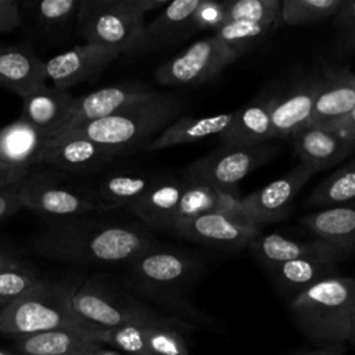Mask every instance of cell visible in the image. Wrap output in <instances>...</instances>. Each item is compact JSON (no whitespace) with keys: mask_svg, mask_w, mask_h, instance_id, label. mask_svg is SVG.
I'll use <instances>...</instances> for the list:
<instances>
[{"mask_svg":"<svg viewBox=\"0 0 355 355\" xmlns=\"http://www.w3.org/2000/svg\"><path fill=\"white\" fill-rule=\"evenodd\" d=\"M157 244L143 227L82 216L55 218L32 241L42 257L73 265L132 263Z\"/></svg>","mask_w":355,"mask_h":355,"instance_id":"cell-1","label":"cell"},{"mask_svg":"<svg viewBox=\"0 0 355 355\" xmlns=\"http://www.w3.org/2000/svg\"><path fill=\"white\" fill-rule=\"evenodd\" d=\"M201 269V262L191 254L157 244L130 263V280L139 294L157 302L171 315L193 324L205 323V318L189 300L190 288Z\"/></svg>","mask_w":355,"mask_h":355,"instance_id":"cell-2","label":"cell"},{"mask_svg":"<svg viewBox=\"0 0 355 355\" xmlns=\"http://www.w3.org/2000/svg\"><path fill=\"white\" fill-rule=\"evenodd\" d=\"M290 312L297 329L320 345L345 344L355 320V279L331 275L293 297Z\"/></svg>","mask_w":355,"mask_h":355,"instance_id":"cell-3","label":"cell"},{"mask_svg":"<svg viewBox=\"0 0 355 355\" xmlns=\"http://www.w3.org/2000/svg\"><path fill=\"white\" fill-rule=\"evenodd\" d=\"M183 101L166 93L130 105L107 118L82 125L65 133L79 135L101 144L118 155L146 148L155 133L178 119ZM62 135V133H61Z\"/></svg>","mask_w":355,"mask_h":355,"instance_id":"cell-4","label":"cell"},{"mask_svg":"<svg viewBox=\"0 0 355 355\" xmlns=\"http://www.w3.org/2000/svg\"><path fill=\"white\" fill-rule=\"evenodd\" d=\"M73 284L43 279L32 290L3 306L0 312V333L18 337L57 329L94 333L71 311L69 297Z\"/></svg>","mask_w":355,"mask_h":355,"instance_id":"cell-5","label":"cell"},{"mask_svg":"<svg viewBox=\"0 0 355 355\" xmlns=\"http://www.w3.org/2000/svg\"><path fill=\"white\" fill-rule=\"evenodd\" d=\"M69 306L72 313L96 334L137 320H157L169 313H159L129 294L121 293L98 277H89L73 284Z\"/></svg>","mask_w":355,"mask_h":355,"instance_id":"cell-6","label":"cell"},{"mask_svg":"<svg viewBox=\"0 0 355 355\" xmlns=\"http://www.w3.org/2000/svg\"><path fill=\"white\" fill-rule=\"evenodd\" d=\"M76 29L86 43L135 55L143 36L144 22L126 0H80Z\"/></svg>","mask_w":355,"mask_h":355,"instance_id":"cell-7","label":"cell"},{"mask_svg":"<svg viewBox=\"0 0 355 355\" xmlns=\"http://www.w3.org/2000/svg\"><path fill=\"white\" fill-rule=\"evenodd\" d=\"M272 155L273 150L263 144L252 147L222 146L191 162L183 172V180L237 194V183Z\"/></svg>","mask_w":355,"mask_h":355,"instance_id":"cell-8","label":"cell"},{"mask_svg":"<svg viewBox=\"0 0 355 355\" xmlns=\"http://www.w3.org/2000/svg\"><path fill=\"white\" fill-rule=\"evenodd\" d=\"M239 55L215 35L194 42L183 53L159 65L155 79L164 86H190L214 79Z\"/></svg>","mask_w":355,"mask_h":355,"instance_id":"cell-9","label":"cell"},{"mask_svg":"<svg viewBox=\"0 0 355 355\" xmlns=\"http://www.w3.org/2000/svg\"><path fill=\"white\" fill-rule=\"evenodd\" d=\"M17 196L22 208L55 218H73L93 211H107L97 197L62 186L55 178L44 172L29 173L18 184Z\"/></svg>","mask_w":355,"mask_h":355,"instance_id":"cell-10","label":"cell"},{"mask_svg":"<svg viewBox=\"0 0 355 355\" xmlns=\"http://www.w3.org/2000/svg\"><path fill=\"white\" fill-rule=\"evenodd\" d=\"M261 226L245 214L208 212L178 222L173 234L219 248H241L259 234Z\"/></svg>","mask_w":355,"mask_h":355,"instance_id":"cell-11","label":"cell"},{"mask_svg":"<svg viewBox=\"0 0 355 355\" xmlns=\"http://www.w3.org/2000/svg\"><path fill=\"white\" fill-rule=\"evenodd\" d=\"M159 93L143 82H126L83 94L75 98L69 121L61 133L114 115L130 105L150 100Z\"/></svg>","mask_w":355,"mask_h":355,"instance_id":"cell-12","label":"cell"},{"mask_svg":"<svg viewBox=\"0 0 355 355\" xmlns=\"http://www.w3.org/2000/svg\"><path fill=\"white\" fill-rule=\"evenodd\" d=\"M118 154L79 135L62 133L49 139L35 165H50L54 169L72 173L100 171Z\"/></svg>","mask_w":355,"mask_h":355,"instance_id":"cell-13","label":"cell"},{"mask_svg":"<svg viewBox=\"0 0 355 355\" xmlns=\"http://www.w3.org/2000/svg\"><path fill=\"white\" fill-rule=\"evenodd\" d=\"M121 54L116 49L100 44H78L44 61L46 78L51 86L68 90L100 75Z\"/></svg>","mask_w":355,"mask_h":355,"instance_id":"cell-14","label":"cell"},{"mask_svg":"<svg viewBox=\"0 0 355 355\" xmlns=\"http://www.w3.org/2000/svg\"><path fill=\"white\" fill-rule=\"evenodd\" d=\"M313 173L301 164L284 176L240 198L243 211L258 226L283 219L298 191Z\"/></svg>","mask_w":355,"mask_h":355,"instance_id":"cell-15","label":"cell"},{"mask_svg":"<svg viewBox=\"0 0 355 355\" xmlns=\"http://www.w3.org/2000/svg\"><path fill=\"white\" fill-rule=\"evenodd\" d=\"M291 139L301 165L312 173L337 165L355 150V140L334 128L305 126Z\"/></svg>","mask_w":355,"mask_h":355,"instance_id":"cell-16","label":"cell"},{"mask_svg":"<svg viewBox=\"0 0 355 355\" xmlns=\"http://www.w3.org/2000/svg\"><path fill=\"white\" fill-rule=\"evenodd\" d=\"M355 110V75L333 69L320 75V86L306 126L334 128Z\"/></svg>","mask_w":355,"mask_h":355,"instance_id":"cell-17","label":"cell"},{"mask_svg":"<svg viewBox=\"0 0 355 355\" xmlns=\"http://www.w3.org/2000/svg\"><path fill=\"white\" fill-rule=\"evenodd\" d=\"M22 98L21 118L47 139L58 136L67 126L75 97L68 90L42 85Z\"/></svg>","mask_w":355,"mask_h":355,"instance_id":"cell-18","label":"cell"},{"mask_svg":"<svg viewBox=\"0 0 355 355\" xmlns=\"http://www.w3.org/2000/svg\"><path fill=\"white\" fill-rule=\"evenodd\" d=\"M319 86L320 75H316L304 79L282 96L270 97L273 139L293 137L308 125Z\"/></svg>","mask_w":355,"mask_h":355,"instance_id":"cell-19","label":"cell"},{"mask_svg":"<svg viewBox=\"0 0 355 355\" xmlns=\"http://www.w3.org/2000/svg\"><path fill=\"white\" fill-rule=\"evenodd\" d=\"M184 189L186 182L183 179L157 178L151 187L126 208L147 227L158 232H172Z\"/></svg>","mask_w":355,"mask_h":355,"instance_id":"cell-20","label":"cell"},{"mask_svg":"<svg viewBox=\"0 0 355 355\" xmlns=\"http://www.w3.org/2000/svg\"><path fill=\"white\" fill-rule=\"evenodd\" d=\"M200 0H175L159 10L158 15L144 26L135 54L173 44L194 31L193 18Z\"/></svg>","mask_w":355,"mask_h":355,"instance_id":"cell-21","label":"cell"},{"mask_svg":"<svg viewBox=\"0 0 355 355\" xmlns=\"http://www.w3.org/2000/svg\"><path fill=\"white\" fill-rule=\"evenodd\" d=\"M44 61L28 44L0 46V86L24 97L46 85Z\"/></svg>","mask_w":355,"mask_h":355,"instance_id":"cell-22","label":"cell"},{"mask_svg":"<svg viewBox=\"0 0 355 355\" xmlns=\"http://www.w3.org/2000/svg\"><path fill=\"white\" fill-rule=\"evenodd\" d=\"M250 244L252 251L268 268L308 257L330 258L340 261L348 255L343 250L322 240L295 241L286 239L277 233H270L265 236L258 234L251 240Z\"/></svg>","mask_w":355,"mask_h":355,"instance_id":"cell-23","label":"cell"},{"mask_svg":"<svg viewBox=\"0 0 355 355\" xmlns=\"http://www.w3.org/2000/svg\"><path fill=\"white\" fill-rule=\"evenodd\" d=\"M219 137L227 147H252L273 139L270 98L252 101L234 111L230 125Z\"/></svg>","mask_w":355,"mask_h":355,"instance_id":"cell-24","label":"cell"},{"mask_svg":"<svg viewBox=\"0 0 355 355\" xmlns=\"http://www.w3.org/2000/svg\"><path fill=\"white\" fill-rule=\"evenodd\" d=\"M101 344L94 333L75 329H57L17 340V348L22 355H89Z\"/></svg>","mask_w":355,"mask_h":355,"instance_id":"cell-25","label":"cell"},{"mask_svg":"<svg viewBox=\"0 0 355 355\" xmlns=\"http://www.w3.org/2000/svg\"><path fill=\"white\" fill-rule=\"evenodd\" d=\"M302 223L319 240L347 254L355 250V200L312 212Z\"/></svg>","mask_w":355,"mask_h":355,"instance_id":"cell-26","label":"cell"},{"mask_svg":"<svg viewBox=\"0 0 355 355\" xmlns=\"http://www.w3.org/2000/svg\"><path fill=\"white\" fill-rule=\"evenodd\" d=\"M47 140L43 133L18 116L0 129V159L7 164L31 168L36 164Z\"/></svg>","mask_w":355,"mask_h":355,"instance_id":"cell-27","label":"cell"},{"mask_svg":"<svg viewBox=\"0 0 355 355\" xmlns=\"http://www.w3.org/2000/svg\"><path fill=\"white\" fill-rule=\"evenodd\" d=\"M233 112L212 116H182L168 125L155 139L150 140L146 150H162L166 147L193 143L212 135H220L232 122Z\"/></svg>","mask_w":355,"mask_h":355,"instance_id":"cell-28","label":"cell"},{"mask_svg":"<svg viewBox=\"0 0 355 355\" xmlns=\"http://www.w3.org/2000/svg\"><path fill=\"white\" fill-rule=\"evenodd\" d=\"M208 212L245 214L243 211L239 194H232L209 186L186 182V189L178 207L175 225L180 220Z\"/></svg>","mask_w":355,"mask_h":355,"instance_id":"cell-29","label":"cell"},{"mask_svg":"<svg viewBox=\"0 0 355 355\" xmlns=\"http://www.w3.org/2000/svg\"><path fill=\"white\" fill-rule=\"evenodd\" d=\"M338 261L330 258L308 257L288 261L272 268H268L275 282L286 291L297 295L302 290L316 282L334 275V268Z\"/></svg>","mask_w":355,"mask_h":355,"instance_id":"cell-30","label":"cell"},{"mask_svg":"<svg viewBox=\"0 0 355 355\" xmlns=\"http://www.w3.org/2000/svg\"><path fill=\"white\" fill-rule=\"evenodd\" d=\"M155 180V176L146 172H114L107 175L98 183L97 198L107 211L119 207H128L140 196H143Z\"/></svg>","mask_w":355,"mask_h":355,"instance_id":"cell-31","label":"cell"},{"mask_svg":"<svg viewBox=\"0 0 355 355\" xmlns=\"http://www.w3.org/2000/svg\"><path fill=\"white\" fill-rule=\"evenodd\" d=\"M197 326L172 316L165 322L148 326L146 345L147 354L151 355H191L184 338L186 331H191Z\"/></svg>","mask_w":355,"mask_h":355,"instance_id":"cell-32","label":"cell"},{"mask_svg":"<svg viewBox=\"0 0 355 355\" xmlns=\"http://www.w3.org/2000/svg\"><path fill=\"white\" fill-rule=\"evenodd\" d=\"M355 200V157L327 176L308 198L309 205L333 207Z\"/></svg>","mask_w":355,"mask_h":355,"instance_id":"cell-33","label":"cell"},{"mask_svg":"<svg viewBox=\"0 0 355 355\" xmlns=\"http://www.w3.org/2000/svg\"><path fill=\"white\" fill-rule=\"evenodd\" d=\"M169 318H172V315H166L157 320L129 322L118 327L100 331L96 334V337L101 344H107L108 347L122 352L123 355H146V337L148 326L153 323L165 322Z\"/></svg>","mask_w":355,"mask_h":355,"instance_id":"cell-34","label":"cell"},{"mask_svg":"<svg viewBox=\"0 0 355 355\" xmlns=\"http://www.w3.org/2000/svg\"><path fill=\"white\" fill-rule=\"evenodd\" d=\"M345 0H284L280 21L286 25H308L334 17Z\"/></svg>","mask_w":355,"mask_h":355,"instance_id":"cell-35","label":"cell"},{"mask_svg":"<svg viewBox=\"0 0 355 355\" xmlns=\"http://www.w3.org/2000/svg\"><path fill=\"white\" fill-rule=\"evenodd\" d=\"M276 25L266 22L232 21L223 22L215 29V36L220 39L237 55H241L250 47L258 44Z\"/></svg>","mask_w":355,"mask_h":355,"instance_id":"cell-36","label":"cell"},{"mask_svg":"<svg viewBox=\"0 0 355 355\" xmlns=\"http://www.w3.org/2000/svg\"><path fill=\"white\" fill-rule=\"evenodd\" d=\"M80 0H42L29 3L33 21L44 32H60L76 19Z\"/></svg>","mask_w":355,"mask_h":355,"instance_id":"cell-37","label":"cell"},{"mask_svg":"<svg viewBox=\"0 0 355 355\" xmlns=\"http://www.w3.org/2000/svg\"><path fill=\"white\" fill-rule=\"evenodd\" d=\"M223 6V22L251 21L273 25H277L280 22L282 1L279 0H225Z\"/></svg>","mask_w":355,"mask_h":355,"instance_id":"cell-38","label":"cell"},{"mask_svg":"<svg viewBox=\"0 0 355 355\" xmlns=\"http://www.w3.org/2000/svg\"><path fill=\"white\" fill-rule=\"evenodd\" d=\"M43 277L33 266L21 262L12 266L0 269V305L4 306L14 300L19 298L35 286H37Z\"/></svg>","mask_w":355,"mask_h":355,"instance_id":"cell-39","label":"cell"},{"mask_svg":"<svg viewBox=\"0 0 355 355\" xmlns=\"http://www.w3.org/2000/svg\"><path fill=\"white\" fill-rule=\"evenodd\" d=\"M334 28L337 51L341 54L355 53V0H345L341 10L334 15Z\"/></svg>","mask_w":355,"mask_h":355,"instance_id":"cell-40","label":"cell"},{"mask_svg":"<svg viewBox=\"0 0 355 355\" xmlns=\"http://www.w3.org/2000/svg\"><path fill=\"white\" fill-rule=\"evenodd\" d=\"M225 6L223 1L200 0L194 12L193 25L196 29H216L223 24Z\"/></svg>","mask_w":355,"mask_h":355,"instance_id":"cell-41","label":"cell"},{"mask_svg":"<svg viewBox=\"0 0 355 355\" xmlns=\"http://www.w3.org/2000/svg\"><path fill=\"white\" fill-rule=\"evenodd\" d=\"M22 24L19 4L14 0H0V33L11 32Z\"/></svg>","mask_w":355,"mask_h":355,"instance_id":"cell-42","label":"cell"},{"mask_svg":"<svg viewBox=\"0 0 355 355\" xmlns=\"http://www.w3.org/2000/svg\"><path fill=\"white\" fill-rule=\"evenodd\" d=\"M31 168L7 164L0 159V190L18 186L28 175Z\"/></svg>","mask_w":355,"mask_h":355,"instance_id":"cell-43","label":"cell"},{"mask_svg":"<svg viewBox=\"0 0 355 355\" xmlns=\"http://www.w3.org/2000/svg\"><path fill=\"white\" fill-rule=\"evenodd\" d=\"M17 187L18 186L0 190V223L22 208L17 196Z\"/></svg>","mask_w":355,"mask_h":355,"instance_id":"cell-44","label":"cell"},{"mask_svg":"<svg viewBox=\"0 0 355 355\" xmlns=\"http://www.w3.org/2000/svg\"><path fill=\"white\" fill-rule=\"evenodd\" d=\"M347 351L345 344H330V345H320L315 349L301 352L298 355H344Z\"/></svg>","mask_w":355,"mask_h":355,"instance_id":"cell-45","label":"cell"},{"mask_svg":"<svg viewBox=\"0 0 355 355\" xmlns=\"http://www.w3.org/2000/svg\"><path fill=\"white\" fill-rule=\"evenodd\" d=\"M334 129L340 130L345 136H348V137L355 140V110L352 112H349L341 122H338L334 126Z\"/></svg>","mask_w":355,"mask_h":355,"instance_id":"cell-46","label":"cell"},{"mask_svg":"<svg viewBox=\"0 0 355 355\" xmlns=\"http://www.w3.org/2000/svg\"><path fill=\"white\" fill-rule=\"evenodd\" d=\"M21 262H24V261L15 251L6 248V247H0V269L12 266V265H17Z\"/></svg>","mask_w":355,"mask_h":355,"instance_id":"cell-47","label":"cell"},{"mask_svg":"<svg viewBox=\"0 0 355 355\" xmlns=\"http://www.w3.org/2000/svg\"><path fill=\"white\" fill-rule=\"evenodd\" d=\"M89 355H123V354L111 347H104V344H98L92 349Z\"/></svg>","mask_w":355,"mask_h":355,"instance_id":"cell-48","label":"cell"},{"mask_svg":"<svg viewBox=\"0 0 355 355\" xmlns=\"http://www.w3.org/2000/svg\"><path fill=\"white\" fill-rule=\"evenodd\" d=\"M349 343H352L355 345V320H354V326H352V333H351V338Z\"/></svg>","mask_w":355,"mask_h":355,"instance_id":"cell-49","label":"cell"},{"mask_svg":"<svg viewBox=\"0 0 355 355\" xmlns=\"http://www.w3.org/2000/svg\"><path fill=\"white\" fill-rule=\"evenodd\" d=\"M0 355H15V354H12V352H7V351H3V349H0Z\"/></svg>","mask_w":355,"mask_h":355,"instance_id":"cell-50","label":"cell"},{"mask_svg":"<svg viewBox=\"0 0 355 355\" xmlns=\"http://www.w3.org/2000/svg\"><path fill=\"white\" fill-rule=\"evenodd\" d=\"M1 309H3V306H1V305H0V312H1Z\"/></svg>","mask_w":355,"mask_h":355,"instance_id":"cell-51","label":"cell"},{"mask_svg":"<svg viewBox=\"0 0 355 355\" xmlns=\"http://www.w3.org/2000/svg\"><path fill=\"white\" fill-rule=\"evenodd\" d=\"M146 355H151V354H146Z\"/></svg>","mask_w":355,"mask_h":355,"instance_id":"cell-52","label":"cell"}]
</instances>
